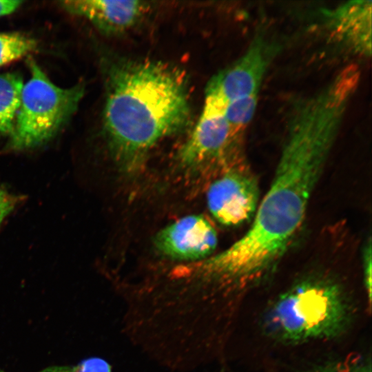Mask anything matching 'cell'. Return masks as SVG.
<instances>
[{"label": "cell", "instance_id": "1", "mask_svg": "<svg viewBox=\"0 0 372 372\" xmlns=\"http://www.w3.org/2000/svg\"><path fill=\"white\" fill-rule=\"evenodd\" d=\"M348 105L342 94L331 89L294 104L274 178L251 227L227 249L194 265L202 282L245 285L278 261L303 222Z\"/></svg>", "mask_w": 372, "mask_h": 372}, {"label": "cell", "instance_id": "2", "mask_svg": "<svg viewBox=\"0 0 372 372\" xmlns=\"http://www.w3.org/2000/svg\"><path fill=\"white\" fill-rule=\"evenodd\" d=\"M103 130L118 167L132 173L163 138L190 121L187 83L162 63L112 55L105 61Z\"/></svg>", "mask_w": 372, "mask_h": 372}, {"label": "cell", "instance_id": "3", "mask_svg": "<svg viewBox=\"0 0 372 372\" xmlns=\"http://www.w3.org/2000/svg\"><path fill=\"white\" fill-rule=\"evenodd\" d=\"M349 320V306L340 287L331 281L310 280L277 298L265 326L279 342L297 344L339 336Z\"/></svg>", "mask_w": 372, "mask_h": 372}, {"label": "cell", "instance_id": "4", "mask_svg": "<svg viewBox=\"0 0 372 372\" xmlns=\"http://www.w3.org/2000/svg\"><path fill=\"white\" fill-rule=\"evenodd\" d=\"M30 78L23 84L19 107L10 136L15 150L32 149L53 138L76 111L85 87L63 88L52 83L34 61Z\"/></svg>", "mask_w": 372, "mask_h": 372}, {"label": "cell", "instance_id": "5", "mask_svg": "<svg viewBox=\"0 0 372 372\" xmlns=\"http://www.w3.org/2000/svg\"><path fill=\"white\" fill-rule=\"evenodd\" d=\"M225 109L205 101L201 114L177 154L179 165L189 172L224 170L242 159L243 132L230 126Z\"/></svg>", "mask_w": 372, "mask_h": 372}, {"label": "cell", "instance_id": "6", "mask_svg": "<svg viewBox=\"0 0 372 372\" xmlns=\"http://www.w3.org/2000/svg\"><path fill=\"white\" fill-rule=\"evenodd\" d=\"M279 50L266 33L258 32L245 52L207 83L205 101L223 108L239 99L258 95L267 68Z\"/></svg>", "mask_w": 372, "mask_h": 372}, {"label": "cell", "instance_id": "7", "mask_svg": "<svg viewBox=\"0 0 372 372\" xmlns=\"http://www.w3.org/2000/svg\"><path fill=\"white\" fill-rule=\"evenodd\" d=\"M207 200L212 216L226 226L240 225L255 214L259 200L258 183L244 161L221 172L210 185Z\"/></svg>", "mask_w": 372, "mask_h": 372}, {"label": "cell", "instance_id": "8", "mask_svg": "<svg viewBox=\"0 0 372 372\" xmlns=\"http://www.w3.org/2000/svg\"><path fill=\"white\" fill-rule=\"evenodd\" d=\"M218 243L216 231L202 215H189L158 231L154 238L156 249L174 260L196 262L210 256Z\"/></svg>", "mask_w": 372, "mask_h": 372}, {"label": "cell", "instance_id": "9", "mask_svg": "<svg viewBox=\"0 0 372 372\" xmlns=\"http://www.w3.org/2000/svg\"><path fill=\"white\" fill-rule=\"evenodd\" d=\"M61 6L73 14L89 20L108 35L123 33L141 19L147 5L141 1L69 0Z\"/></svg>", "mask_w": 372, "mask_h": 372}, {"label": "cell", "instance_id": "10", "mask_svg": "<svg viewBox=\"0 0 372 372\" xmlns=\"http://www.w3.org/2000/svg\"><path fill=\"white\" fill-rule=\"evenodd\" d=\"M332 37L356 53L370 56L371 50V1H349L324 12Z\"/></svg>", "mask_w": 372, "mask_h": 372}, {"label": "cell", "instance_id": "11", "mask_svg": "<svg viewBox=\"0 0 372 372\" xmlns=\"http://www.w3.org/2000/svg\"><path fill=\"white\" fill-rule=\"evenodd\" d=\"M23 86L22 78L18 74H0V138L12 132Z\"/></svg>", "mask_w": 372, "mask_h": 372}, {"label": "cell", "instance_id": "12", "mask_svg": "<svg viewBox=\"0 0 372 372\" xmlns=\"http://www.w3.org/2000/svg\"><path fill=\"white\" fill-rule=\"evenodd\" d=\"M34 39L19 33H0V67L34 51Z\"/></svg>", "mask_w": 372, "mask_h": 372}, {"label": "cell", "instance_id": "13", "mask_svg": "<svg viewBox=\"0 0 372 372\" xmlns=\"http://www.w3.org/2000/svg\"><path fill=\"white\" fill-rule=\"evenodd\" d=\"M258 95L235 100L225 108V115L230 126L236 132H244L256 110Z\"/></svg>", "mask_w": 372, "mask_h": 372}, {"label": "cell", "instance_id": "14", "mask_svg": "<svg viewBox=\"0 0 372 372\" xmlns=\"http://www.w3.org/2000/svg\"><path fill=\"white\" fill-rule=\"evenodd\" d=\"M0 372L5 371L0 369ZM37 372H112V366L101 358L92 357L76 364L52 366Z\"/></svg>", "mask_w": 372, "mask_h": 372}, {"label": "cell", "instance_id": "15", "mask_svg": "<svg viewBox=\"0 0 372 372\" xmlns=\"http://www.w3.org/2000/svg\"><path fill=\"white\" fill-rule=\"evenodd\" d=\"M307 372H372L370 362L362 359L327 362L309 369Z\"/></svg>", "mask_w": 372, "mask_h": 372}, {"label": "cell", "instance_id": "16", "mask_svg": "<svg viewBox=\"0 0 372 372\" xmlns=\"http://www.w3.org/2000/svg\"><path fill=\"white\" fill-rule=\"evenodd\" d=\"M21 198L0 185V227L5 218L15 209Z\"/></svg>", "mask_w": 372, "mask_h": 372}, {"label": "cell", "instance_id": "17", "mask_svg": "<svg viewBox=\"0 0 372 372\" xmlns=\"http://www.w3.org/2000/svg\"><path fill=\"white\" fill-rule=\"evenodd\" d=\"M371 245L369 240V244L364 249L363 256L364 282L369 304L371 300Z\"/></svg>", "mask_w": 372, "mask_h": 372}, {"label": "cell", "instance_id": "18", "mask_svg": "<svg viewBox=\"0 0 372 372\" xmlns=\"http://www.w3.org/2000/svg\"><path fill=\"white\" fill-rule=\"evenodd\" d=\"M23 2L18 0H0V17L17 10Z\"/></svg>", "mask_w": 372, "mask_h": 372}]
</instances>
